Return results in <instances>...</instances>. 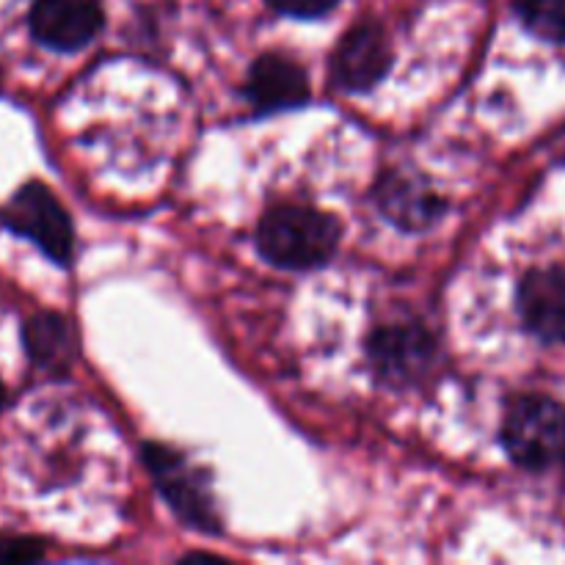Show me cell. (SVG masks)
Segmentation results:
<instances>
[{"label": "cell", "mask_w": 565, "mask_h": 565, "mask_svg": "<svg viewBox=\"0 0 565 565\" xmlns=\"http://www.w3.org/2000/svg\"><path fill=\"white\" fill-rule=\"evenodd\" d=\"M342 241L340 221L307 204H279L257 226V248L270 265L285 270L323 268Z\"/></svg>", "instance_id": "1"}, {"label": "cell", "mask_w": 565, "mask_h": 565, "mask_svg": "<svg viewBox=\"0 0 565 565\" xmlns=\"http://www.w3.org/2000/svg\"><path fill=\"white\" fill-rule=\"evenodd\" d=\"M502 445L519 467H557L565 461V408L546 395L516 397L502 419Z\"/></svg>", "instance_id": "2"}, {"label": "cell", "mask_w": 565, "mask_h": 565, "mask_svg": "<svg viewBox=\"0 0 565 565\" xmlns=\"http://www.w3.org/2000/svg\"><path fill=\"white\" fill-rule=\"evenodd\" d=\"M143 463H147L160 497L169 502L174 516L185 527L207 535L221 533V516L213 500V489H210V478L196 463L188 461L180 450H171L158 441L143 445Z\"/></svg>", "instance_id": "3"}, {"label": "cell", "mask_w": 565, "mask_h": 565, "mask_svg": "<svg viewBox=\"0 0 565 565\" xmlns=\"http://www.w3.org/2000/svg\"><path fill=\"white\" fill-rule=\"evenodd\" d=\"M367 356L381 384L417 386L439 367V340L423 323H386L370 334Z\"/></svg>", "instance_id": "4"}, {"label": "cell", "mask_w": 565, "mask_h": 565, "mask_svg": "<svg viewBox=\"0 0 565 565\" xmlns=\"http://www.w3.org/2000/svg\"><path fill=\"white\" fill-rule=\"evenodd\" d=\"M0 221L14 235L36 243L55 265H70L75 254V226L64 204L42 182H28L0 210Z\"/></svg>", "instance_id": "5"}, {"label": "cell", "mask_w": 565, "mask_h": 565, "mask_svg": "<svg viewBox=\"0 0 565 565\" xmlns=\"http://www.w3.org/2000/svg\"><path fill=\"white\" fill-rule=\"evenodd\" d=\"M392 66V47L386 31L373 20L348 28L331 58V81L348 94H362L379 86Z\"/></svg>", "instance_id": "6"}, {"label": "cell", "mask_w": 565, "mask_h": 565, "mask_svg": "<svg viewBox=\"0 0 565 565\" xmlns=\"http://www.w3.org/2000/svg\"><path fill=\"white\" fill-rule=\"evenodd\" d=\"M99 0H33L31 31L36 42L55 53H75L103 31Z\"/></svg>", "instance_id": "7"}, {"label": "cell", "mask_w": 565, "mask_h": 565, "mask_svg": "<svg viewBox=\"0 0 565 565\" xmlns=\"http://www.w3.org/2000/svg\"><path fill=\"white\" fill-rule=\"evenodd\" d=\"M246 97L257 114L301 108L309 99V77L303 66L287 55H259L248 70Z\"/></svg>", "instance_id": "8"}, {"label": "cell", "mask_w": 565, "mask_h": 565, "mask_svg": "<svg viewBox=\"0 0 565 565\" xmlns=\"http://www.w3.org/2000/svg\"><path fill=\"white\" fill-rule=\"evenodd\" d=\"M373 196L381 213L406 232L428 230L445 213V202L419 177L397 169L381 174Z\"/></svg>", "instance_id": "9"}, {"label": "cell", "mask_w": 565, "mask_h": 565, "mask_svg": "<svg viewBox=\"0 0 565 565\" xmlns=\"http://www.w3.org/2000/svg\"><path fill=\"white\" fill-rule=\"evenodd\" d=\"M519 312L541 342H565V274L561 268H535L519 285Z\"/></svg>", "instance_id": "10"}, {"label": "cell", "mask_w": 565, "mask_h": 565, "mask_svg": "<svg viewBox=\"0 0 565 565\" xmlns=\"http://www.w3.org/2000/svg\"><path fill=\"white\" fill-rule=\"evenodd\" d=\"M22 342L31 362L47 373H66L77 353L72 323L58 312L33 315L22 329Z\"/></svg>", "instance_id": "11"}, {"label": "cell", "mask_w": 565, "mask_h": 565, "mask_svg": "<svg viewBox=\"0 0 565 565\" xmlns=\"http://www.w3.org/2000/svg\"><path fill=\"white\" fill-rule=\"evenodd\" d=\"M524 28L546 42H565V0H519Z\"/></svg>", "instance_id": "12"}, {"label": "cell", "mask_w": 565, "mask_h": 565, "mask_svg": "<svg viewBox=\"0 0 565 565\" xmlns=\"http://www.w3.org/2000/svg\"><path fill=\"white\" fill-rule=\"evenodd\" d=\"M44 557V544L25 535H3L0 539V563H33Z\"/></svg>", "instance_id": "13"}, {"label": "cell", "mask_w": 565, "mask_h": 565, "mask_svg": "<svg viewBox=\"0 0 565 565\" xmlns=\"http://www.w3.org/2000/svg\"><path fill=\"white\" fill-rule=\"evenodd\" d=\"M337 3L340 0H268L270 9L287 17H298V20H315V17L329 14Z\"/></svg>", "instance_id": "14"}, {"label": "cell", "mask_w": 565, "mask_h": 565, "mask_svg": "<svg viewBox=\"0 0 565 565\" xmlns=\"http://www.w3.org/2000/svg\"><path fill=\"white\" fill-rule=\"evenodd\" d=\"M3 403H6V390H3V384H0V408H3Z\"/></svg>", "instance_id": "15"}]
</instances>
